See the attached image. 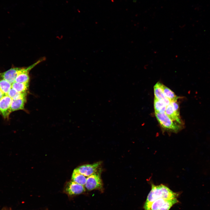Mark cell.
<instances>
[{
  "label": "cell",
  "mask_w": 210,
  "mask_h": 210,
  "mask_svg": "<svg viewBox=\"0 0 210 210\" xmlns=\"http://www.w3.org/2000/svg\"><path fill=\"white\" fill-rule=\"evenodd\" d=\"M178 202L177 198H160L144 207V210H169L173 205Z\"/></svg>",
  "instance_id": "cell-3"
},
{
  "label": "cell",
  "mask_w": 210,
  "mask_h": 210,
  "mask_svg": "<svg viewBox=\"0 0 210 210\" xmlns=\"http://www.w3.org/2000/svg\"><path fill=\"white\" fill-rule=\"evenodd\" d=\"M12 100L10 97L5 94L0 100V114L5 118H8L11 112L10 106Z\"/></svg>",
  "instance_id": "cell-7"
},
{
  "label": "cell",
  "mask_w": 210,
  "mask_h": 210,
  "mask_svg": "<svg viewBox=\"0 0 210 210\" xmlns=\"http://www.w3.org/2000/svg\"><path fill=\"white\" fill-rule=\"evenodd\" d=\"M165 113L172 121L182 126L183 122L180 116L175 113L171 104L167 106Z\"/></svg>",
  "instance_id": "cell-9"
},
{
  "label": "cell",
  "mask_w": 210,
  "mask_h": 210,
  "mask_svg": "<svg viewBox=\"0 0 210 210\" xmlns=\"http://www.w3.org/2000/svg\"><path fill=\"white\" fill-rule=\"evenodd\" d=\"M84 186L78 184L72 181L68 182L65 187V192L69 195H79L85 191Z\"/></svg>",
  "instance_id": "cell-6"
},
{
  "label": "cell",
  "mask_w": 210,
  "mask_h": 210,
  "mask_svg": "<svg viewBox=\"0 0 210 210\" xmlns=\"http://www.w3.org/2000/svg\"><path fill=\"white\" fill-rule=\"evenodd\" d=\"M88 190L103 189V183L100 173L96 172L87 177L86 183L84 186Z\"/></svg>",
  "instance_id": "cell-4"
},
{
  "label": "cell",
  "mask_w": 210,
  "mask_h": 210,
  "mask_svg": "<svg viewBox=\"0 0 210 210\" xmlns=\"http://www.w3.org/2000/svg\"><path fill=\"white\" fill-rule=\"evenodd\" d=\"M171 104L175 113L178 115L180 116L179 106L177 101L171 102Z\"/></svg>",
  "instance_id": "cell-17"
},
{
  "label": "cell",
  "mask_w": 210,
  "mask_h": 210,
  "mask_svg": "<svg viewBox=\"0 0 210 210\" xmlns=\"http://www.w3.org/2000/svg\"><path fill=\"white\" fill-rule=\"evenodd\" d=\"M4 94L3 92L0 89V100L4 96Z\"/></svg>",
  "instance_id": "cell-18"
},
{
  "label": "cell",
  "mask_w": 210,
  "mask_h": 210,
  "mask_svg": "<svg viewBox=\"0 0 210 210\" xmlns=\"http://www.w3.org/2000/svg\"><path fill=\"white\" fill-rule=\"evenodd\" d=\"M178 195L177 193L174 192L163 184L155 185L152 184L151 190L147 196L144 206L148 205L159 198H177Z\"/></svg>",
  "instance_id": "cell-1"
},
{
  "label": "cell",
  "mask_w": 210,
  "mask_h": 210,
  "mask_svg": "<svg viewBox=\"0 0 210 210\" xmlns=\"http://www.w3.org/2000/svg\"><path fill=\"white\" fill-rule=\"evenodd\" d=\"M161 83L158 82L154 86V98L162 102L167 97L164 94L161 86Z\"/></svg>",
  "instance_id": "cell-13"
},
{
  "label": "cell",
  "mask_w": 210,
  "mask_h": 210,
  "mask_svg": "<svg viewBox=\"0 0 210 210\" xmlns=\"http://www.w3.org/2000/svg\"><path fill=\"white\" fill-rule=\"evenodd\" d=\"M161 86L165 96L169 99L171 102H176L178 97L169 88L161 83Z\"/></svg>",
  "instance_id": "cell-12"
},
{
  "label": "cell",
  "mask_w": 210,
  "mask_h": 210,
  "mask_svg": "<svg viewBox=\"0 0 210 210\" xmlns=\"http://www.w3.org/2000/svg\"><path fill=\"white\" fill-rule=\"evenodd\" d=\"M101 164L100 162L92 164H86L79 166L75 170L88 177L97 172Z\"/></svg>",
  "instance_id": "cell-5"
},
{
  "label": "cell",
  "mask_w": 210,
  "mask_h": 210,
  "mask_svg": "<svg viewBox=\"0 0 210 210\" xmlns=\"http://www.w3.org/2000/svg\"><path fill=\"white\" fill-rule=\"evenodd\" d=\"M11 87L18 92L27 93L29 83H23L15 82L11 84Z\"/></svg>",
  "instance_id": "cell-14"
},
{
  "label": "cell",
  "mask_w": 210,
  "mask_h": 210,
  "mask_svg": "<svg viewBox=\"0 0 210 210\" xmlns=\"http://www.w3.org/2000/svg\"><path fill=\"white\" fill-rule=\"evenodd\" d=\"M26 101V97L12 100L10 106L11 112L23 110Z\"/></svg>",
  "instance_id": "cell-10"
},
{
  "label": "cell",
  "mask_w": 210,
  "mask_h": 210,
  "mask_svg": "<svg viewBox=\"0 0 210 210\" xmlns=\"http://www.w3.org/2000/svg\"><path fill=\"white\" fill-rule=\"evenodd\" d=\"M155 114L158 122L164 130L177 133L182 128V126L172 121L165 113H155Z\"/></svg>",
  "instance_id": "cell-2"
},
{
  "label": "cell",
  "mask_w": 210,
  "mask_h": 210,
  "mask_svg": "<svg viewBox=\"0 0 210 210\" xmlns=\"http://www.w3.org/2000/svg\"><path fill=\"white\" fill-rule=\"evenodd\" d=\"M87 177L74 170L71 176V181L84 186L86 183Z\"/></svg>",
  "instance_id": "cell-11"
},
{
  "label": "cell",
  "mask_w": 210,
  "mask_h": 210,
  "mask_svg": "<svg viewBox=\"0 0 210 210\" xmlns=\"http://www.w3.org/2000/svg\"><path fill=\"white\" fill-rule=\"evenodd\" d=\"M155 113H165L167 106L161 101L154 98V102Z\"/></svg>",
  "instance_id": "cell-15"
},
{
  "label": "cell",
  "mask_w": 210,
  "mask_h": 210,
  "mask_svg": "<svg viewBox=\"0 0 210 210\" xmlns=\"http://www.w3.org/2000/svg\"><path fill=\"white\" fill-rule=\"evenodd\" d=\"M11 87V84L6 80L0 79V89L4 94L7 95Z\"/></svg>",
  "instance_id": "cell-16"
},
{
  "label": "cell",
  "mask_w": 210,
  "mask_h": 210,
  "mask_svg": "<svg viewBox=\"0 0 210 210\" xmlns=\"http://www.w3.org/2000/svg\"><path fill=\"white\" fill-rule=\"evenodd\" d=\"M20 68H13L4 72L0 73V78L4 79L12 84L15 82Z\"/></svg>",
  "instance_id": "cell-8"
}]
</instances>
